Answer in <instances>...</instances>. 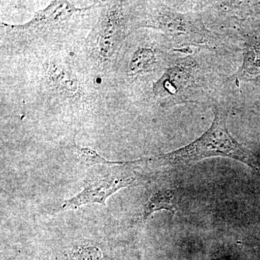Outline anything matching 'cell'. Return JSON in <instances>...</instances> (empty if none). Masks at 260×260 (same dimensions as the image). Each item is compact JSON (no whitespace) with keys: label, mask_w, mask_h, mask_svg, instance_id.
Here are the masks:
<instances>
[{"label":"cell","mask_w":260,"mask_h":260,"mask_svg":"<svg viewBox=\"0 0 260 260\" xmlns=\"http://www.w3.org/2000/svg\"><path fill=\"white\" fill-rule=\"evenodd\" d=\"M213 157H226L239 160L260 174V160L254 153L239 143L228 129L223 114L215 113L211 126L189 145L170 153L137 160L159 166L189 164Z\"/></svg>","instance_id":"1"},{"label":"cell","mask_w":260,"mask_h":260,"mask_svg":"<svg viewBox=\"0 0 260 260\" xmlns=\"http://www.w3.org/2000/svg\"><path fill=\"white\" fill-rule=\"evenodd\" d=\"M125 37V16L121 2H116L104 10L94 38L93 52L101 64L114 59Z\"/></svg>","instance_id":"2"},{"label":"cell","mask_w":260,"mask_h":260,"mask_svg":"<svg viewBox=\"0 0 260 260\" xmlns=\"http://www.w3.org/2000/svg\"><path fill=\"white\" fill-rule=\"evenodd\" d=\"M136 181V177L133 176L114 175L89 181L79 194L65 200L61 208L75 209L91 203H99L105 206L106 200L109 197L121 188L133 185Z\"/></svg>","instance_id":"3"},{"label":"cell","mask_w":260,"mask_h":260,"mask_svg":"<svg viewBox=\"0 0 260 260\" xmlns=\"http://www.w3.org/2000/svg\"><path fill=\"white\" fill-rule=\"evenodd\" d=\"M83 9L75 8L68 1H54L47 8L38 12L28 23L23 25H7L15 32L38 34L44 30H52L64 25L75 13Z\"/></svg>","instance_id":"4"},{"label":"cell","mask_w":260,"mask_h":260,"mask_svg":"<svg viewBox=\"0 0 260 260\" xmlns=\"http://www.w3.org/2000/svg\"><path fill=\"white\" fill-rule=\"evenodd\" d=\"M49 83L57 93L68 99H78L81 93L78 78L64 65L51 62L47 67Z\"/></svg>","instance_id":"5"},{"label":"cell","mask_w":260,"mask_h":260,"mask_svg":"<svg viewBox=\"0 0 260 260\" xmlns=\"http://www.w3.org/2000/svg\"><path fill=\"white\" fill-rule=\"evenodd\" d=\"M160 210H167L172 213L177 211V198L172 189H164L154 193L145 205L141 219L147 220L152 214Z\"/></svg>","instance_id":"6"},{"label":"cell","mask_w":260,"mask_h":260,"mask_svg":"<svg viewBox=\"0 0 260 260\" xmlns=\"http://www.w3.org/2000/svg\"><path fill=\"white\" fill-rule=\"evenodd\" d=\"M156 57L154 51L150 48H141L135 51L129 65L132 73H139L148 71L155 64Z\"/></svg>","instance_id":"7"},{"label":"cell","mask_w":260,"mask_h":260,"mask_svg":"<svg viewBox=\"0 0 260 260\" xmlns=\"http://www.w3.org/2000/svg\"><path fill=\"white\" fill-rule=\"evenodd\" d=\"M74 150L80 162L85 165L92 166L95 164H105V165H128L129 161H110L104 158L96 150L89 147L80 146L75 145Z\"/></svg>","instance_id":"8"},{"label":"cell","mask_w":260,"mask_h":260,"mask_svg":"<svg viewBox=\"0 0 260 260\" xmlns=\"http://www.w3.org/2000/svg\"><path fill=\"white\" fill-rule=\"evenodd\" d=\"M102 252L98 246H80L72 251L70 260H102Z\"/></svg>","instance_id":"9"}]
</instances>
